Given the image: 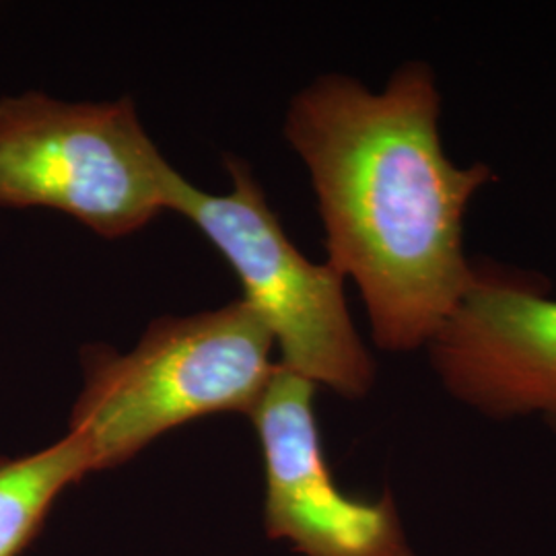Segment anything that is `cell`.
<instances>
[{"label": "cell", "instance_id": "1", "mask_svg": "<svg viewBox=\"0 0 556 556\" xmlns=\"http://www.w3.org/2000/svg\"><path fill=\"white\" fill-rule=\"evenodd\" d=\"M441 93L413 60L383 89L321 75L287 110L285 135L318 199L328 264L358 287L379 349H427L475 280L464 217L495 179L445 153Z\"/></svg>", "mask_w": 556, "mask_h": 556}, {"label": "cell", "instance_id": "2", "mask_svg": "<svg viewBox=\"0 0 556 556\" xmlns=\"http://www.w3.org/2000/svg\"><path fill=\"white\" fill-rule=\"evenodd\" d=\"M273 351L268 328L243 299L155 319L124 355L110 346L85 351L68 431L87 441L93 472L112 470L179 425L250 415L277 374Z\"/></svg>", "mask_w": 556, "mask_h": 556}, {"label": "cell", "instance_id": "3", "mask_svg": "<svg viewBox=\"0 0 556 556\" xmlns=\"http://www.w3.org/2000/svg\"><path fill=\"white\" fill-rule=\"evenodd\" d=\"M179 174L130 98L68 103L40 91L0 100V206L52 208L105 239L169 211Z\"/></svg>", "mask_w": 556, "mask_h": 556}, {"label": "cell", "instance_id": "4", "mask_svg": "<svg viewBox=\"0 0 556 556\" xmlns=\"http://www.w3.org/2000/svg\"><path fill=\"white\" fill-rule=\"evenodd\" d=\"M231 192L206 194L178 176L169 211L199 227L236 270L243 301L280 351V365L338 396H367L376 361L351 318L344 278L305 258L285 233L248 163L225 161Z\"/></svg>", "mask_w": 556, "mask_h": 556}, {"label": "cell", "instance_id": "5", "mask_svg": "<svg viewBox=\"0 0 556 556\" xmlns=\"http://www.w3.org/2000/svg\"><path fill=\"white\" fill-rule=\"evenodd\" d=\"M427 351L443 390L470 410L556 427V299L536 275L477 264Z\"/></svg>", "mask_w": 556, "mask_h": 556}, {"label": "cell", "instance_id": "6", "mask_svg": "<svg viewBox=\"0 0 556 556\" xmlns=\"http://www.w3.org/2000/svg\"><path fill=\"white\" fill-rule=\"evenodd\" d=\"M316 386L278 363L254 410L264 459V526L299 556H415L392 493L358 498L332 477L316 418Z\"/></svg>", "mask_w": 556, "mask_h": 556}, {"label": "cell", "instance_id": "7", "mask_svg": "<svg viewBox=\"0 0 556 556\" xmlns=\"http://www.w3.org/2000/svg\"><path fill=\"white\" fill-rule=\"evenodd\" d=\"M91 472L89 445L75 431L31 456L0 457V556L27 551L54 501Z\"/></svg>", "mask_w": 556, "mask_h": 556}]
</instances>
